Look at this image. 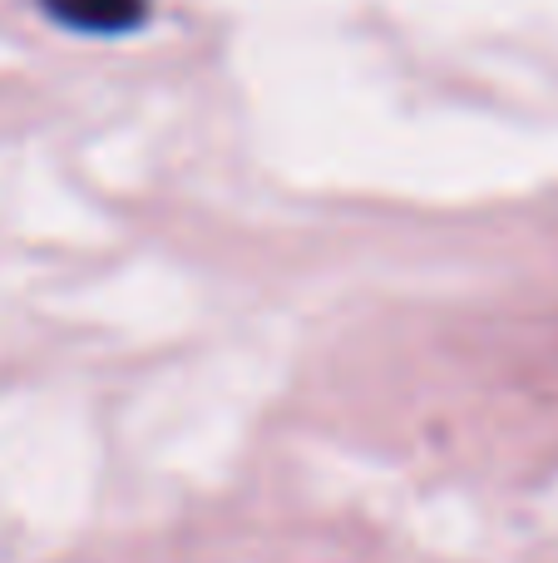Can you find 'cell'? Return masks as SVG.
Instances as JSON below:
<instances>
[{"instance_id": "obj_1", "label": "cell", "mask_w": 558, "mask_h": 563, "mask_svg": "<svg viewBox=\"0 0 558 563\" xmlns=\"http://www.w3.org/2000/svg\"><path fill=\"white\" fill-rule=\"evenodd\" d=\"M40 5L79 35H129L148 20L154 0H40Z\"/></svg>"}]
</instances>
